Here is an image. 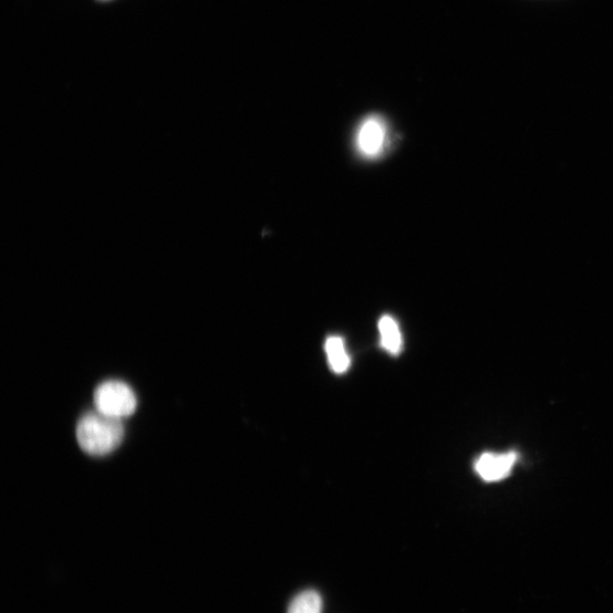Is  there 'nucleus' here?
I'll list each match as a JSON object with an SVG mask.
<instances>
[{"instance_id":"obj_1","label":"nucleus","mask_w":613,"mask_h":613,"mask_svg":"<svg viewBox=\"0 0 613 613\" xmlns=\"http://www.w3.org/2000/svg\"><path fill=\"white\" fill-rule=\"evenodd\" d=\"M80 448L87 455L106 456L116 450L124 439L121 419L92 412L85 414L76 427Z\"/></svg>"},{"instance_id":"obj_2","label":"nucleus","mask_w":613,"mask_h":613,"mask_svg":"<svg viewBox=\"0 0 613 613\" xmlns=\"http://www.w3.org/2000/svg\"><path fill=\"white\" fill-rule=\"evenodd\" d=\"M95 406L106 416L122 419L134 415L137 397L133 388L121 381H107L95 391Z\"/></svg>"},{"instance_id":"obj_3","label":"nucleus","mask_w":613,"mask_h":613,"mask_svg":"<svg viewBox=\"0 0 613 613\" xmlns=\"http://www.w3.org/2000/svg\"><path fill=\"white\" fill-rule=\"evenodd\" d=\"M516 461L517 455L513 453L486 454L478 458L475 469L485 480L499 481L509 476Z\"/></svg>"},{"instance_id":"obj_4","label":"nucleus","mask_w":613,"mask_h":613,"mask_svg":"<svg viewBox=\"0 0 613 613\" xmlns=\"http://www.w3.org/2000/svg\"><path fill=\"white\" fill-rule=\"evenodd\" d=\"M386 128L382 118L372 116L362 124L357 137L361 152L370 157L377 156L385 144Z\"/></svg>"},{"instance_id":"obj_5","label":"nucleus","mask_w":613,"mask_h":613,"mask_svg":"<svg viewBox=\"0 0 613 613\" xmlns=\"http://www.w3.org/2000/svg\"><path fill=\"white\" fill-rule=\"evenodd\" d=\"M378 328L382 345L386 352L392 355L401 354L403 349V336L397 322L389 316H384L381 319Z\"/></svg>"},{"instance_id":"obj_6","label":"nucleus","mask_w":613,"mask_h":613,"mask_svg":"<svg viewBox=\"0 0 613 613\" xmlns=\"http://www.w3.org/2000/svg\"><path fill=\"white\" fill-rule=\"evenodd\" d=\"M323 599L316 591L310 590L298 594L290 603L288 613H322Z\"/></svg>"},{"instance_id":"obj_7","label":"nucleus","mask_w":613,"mask_h":613,"mask_svg":"<svg viewBox=\"0 0 613 613\" xmlns=\"http://www.w3.org/2000/svg\"><path fill=\"white\" fill-rule=\"evenodd\" d=\"M325 349L332 370L339 374L344 373L350 366V360L343 340L332 336L326 341Z\"/></svg>"},{"instance_id":"obj_8","label":"nucleus","mask_w":613,"mask_h":613,"mask_svg":"<svg viewBox=\"0 0 613 613\" xmlns=\"http://www.w3.org/2000/svg\"><path fill=\"white\" fill-rule=\"evenodd\" d=\"M102 2H108V0H102Z\"/></svg>"}]
</instances>
